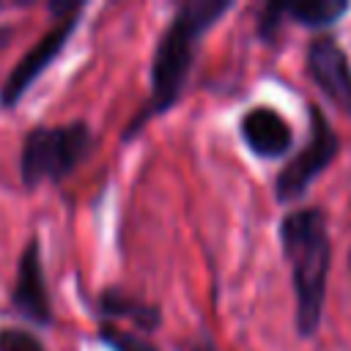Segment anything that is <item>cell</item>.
I'll list each match as a JSON object with an SVG mask.
<instances>
[{"mask_svg": "<svg viewBox=\"0 0 351 351\" xmlns=\"http://www.w3.org/2000/svg\"><path fill=\"white\" fill-rule=\"evenodd\" d=\"M239 132L244 145L261 159H277L288 154L293 145L291 123L269 104L250 107L239 121Z\"/></svg>", "mask_w": 351, "mask_h": 351, "instance_id": "cell-8", "label": "cell"}, {"mask_svg": "<svg viewBox=\"0 0 351 351\" xmlns=\"http://www.w3.org/2000/svg\"><path fill=\"white\" fill-rule=\"evenodd\" d=\"M192 351H214V346H211V340H200V343H197Z\"/></svg>", "mask_w": 351, "mask_h": 351, "instance_id": "cell-14", "label": "cell"}, {"mask_svg": "<svg viewBox=\"0 0 351 351\" xmlns=\"http://www.w3.org/2000/svg\"><path fill=\"white\" fill-rule=\"evenodd\" d=\"M11 36H14V30H11V27H0V49L8 44V38H11Z\"/></svg>", "mask_w": 351, "mask_h": 351, "instance_id": "cell-13", "label": "cell"}, {"mask_svg": "<svg viewBox=\"0 0 351 351\" xmlns=\"http://www.w3.org/2000/svg\"><path fill=\"white\" fill-rule=\"evenodd\" d=\"M307 74L324 96L351 118V60L332 36H318L307 47Z\"/></svg>", "mask_w": 351, "mask_h": 351, "instance_id": "cell-7", "label": "cell"}, {"mask_svg": "<svg viewBox=\"0 0 351 351\" xmlns=\"http://www.w3.org/2000/svg\"><path fill=\"white\" fill-rule=\"evenodd\" d=\"M307 115H310V137L299 148V154H293L282 165V170L277 173V181H274V195H277L280 203L299 200L310 189V184L340 154V137L332 129V123L324 115V110L315 107V104H310V112Z\"/></svg>", "mask_w": 351, "mask_h": 351, "instance_id": "cell-4", "label": "cell"}, {"mask_svg": "<svg viewBox=\"0 0 351 351\" xmlns=\"http://www.w3.org/2000/svg\"><path fill=\"white\" fill-rule=\"evenodd\" d=\"M230 8H233L230 0H186L176 8L151 58V93L129 121L123 140L137 137L148 121L165 115L181 99L203 36Z\"/></svg>", "mask_w": 351, "mask_h": 351, "instance_id": "cell-1", "label": "cell"}, {"mask_svg": "<svg viewBox=\"0 0 351 351\" xmlns=\"http://www.w3.org/2000/svg\"><path fill=\"white\" fill-rule=\"evenodd\" d=\"M282 22H299L304 27H329L340 16L351 11L348 0H299V3H277Z\"/></svg>", "mask_w": 351, "mask_h": 351, "instance_id": "cell-10", "label": "cell"}, {"mask_svg": "<svg viewBox=\"0 0 351 351\" xmlns=\"http://www.w3.org/2000/svg\"><path fill=\"white\" fill-rule=\"evenodd\" d=\"M11 304L19 315H25L36 326H49L52 324V302L44 280V263H41V247L38 239L30 236L25 244L19 263H16V277L11 288Z\"/></svg>", "mask_w": 351, "mask_h": 351, "instance_id": "cell-6", "label": "cell"}, {"mask_svg": "<svg viewBox=\"0 0 351 351\" xmlns=\"http://www.w3.org/2000/svg\"><path fill=\"white\" fill-rule=\"evenodd\" d=\"M0 351H44V343L19 326H3L0 329Z\"/></svg>", "mask_w": 351, "mask_h": 351, "instance_id": "cell-12", "label": "cell"}, {"mask_svg": "<svg viewBox=\"0 0 351 351\" xmlns=\"http://www.w3.org/2000/svg\"><path fill=\"white\" fill-rule=\"evenodd\" d=\"M96 148L93 132L85 121H69L58 126H33L25 134L19 151V178L27 189L49 181L69 178Z\"/></svg>", "mask_w": 351, "mask_h": 351, "instance_id": "cell-3", "label": "cell"}, {"mask_svg": "<svg viewBox=\"0 0 351 351\" xmlns=\"http://www.w3.org/2000/svg\"><path fill=\"white\" fill-rule=\"evenodd\" d=\"M96 310L104 313V315H110V318H129L143 332H154L162 324V313H159L156 304L140 302L137 296H132V293H126L121 288L101 291V296L96 302Z\"/></svg>", "mask_w": 351, "mask_h": 351, "instance_id": "cell-9", "label": "cell"}, {"mask_svg": "<svg viewBox=\"0 0 351 351\" xmlns=\"http://www.w3.org/2000/svg\"><path fill=\"white\" fill-rule=\"evenodd\" d=\"M99 340L110 348V351H159L148 337L137 335V332H129V329H121L110 321H101L99 326Z\"/></svg>", "mask_w": 351, "mask_h": 351, "instance_id": "cell-11", "label": "cell"}, {"mask_svg": "<svg viewBox=\"0 0 351 351\" xmlns=\"http://www.w3.org/2000/svg\"><path fill=\"white\" fill-rule=\"evenodd\" d=\"M282 258L291 266L293 296H296V332L313 337L321 326L326 277L332 263V241L326 228V214L315 206L296 208L280 222Z\"/></svg>", "mask_w": 351, "mask_h": 351, "instance_id": "cell-2", "label": "cell"}, {"mask_svg": "<svg viewBox=\"0 0 351 351\" xmlns=\"http://www.w3.org/2000/svg\"><path fill=\"white\" fill-rule=\"evenodd\" d=\"M348 266H351V258H348Z\"/></svg>", "mask_w": 351, "mask_h": 351, "instance_id": "cell-15", "label": "cell"}, {"mask_svg": "<svg viewBox=\"0 0 351 351\" xmlns=\"http://www.w3.org/2000/svg\"><path fill=\"white\" fill-rule=\"evenodd\" d=\"M80 16H82V14H71V16L58 19V22L16 60V66L8 71V77H5L3 85H0V107H3V110H14V107L25 99V93L33 88V82L60 58V52L69 47V41H71V36H74V30H77V25H80Z\"/></svg>", "mask_w": 351, "mask_h": 351, "instance_id": "cell-5", "label": "cell"}]
</instances>
